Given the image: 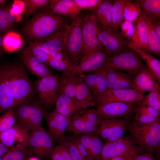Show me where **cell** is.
<instances>
[{
	"label": "cell",
	"instance_id": "cell-54",
	"mask_svg": "<svg viewBox=\"0 0 160 160\" xmlns=\"http://www.w3.org/2000/svg\"><path fill=\"white\" fill-rule=\"evenodd\" d=\"M134 160H157L153 154L146 152L137 153L134 156Z\"/></svg>",
	"mask_w": 160,
	"mask_h": 160
},
{
	"label": "cell",
	"instance_id": "cell-3",
	"mask_svg": "<svg viewBox=\"0 0 160 160\" xmlns=\"http://www.w3.org/2000/svg\"><path fill=\"white\" fill-rule=\"evenodd\" d=\"M4 65L7 79L15 100V106L33 98L36 93L33 84L23 64L13 63Z\"/></svg>",
	"mask_w": 160,
	"mask_h": 160
},
{
	"label": "cell",
	"instance_id": "cell-42",
	"mask_svg": "<svg viewBox=\"0 0 160 160\" xmlns=\"http://www.w3.org/2000/svg\"><path fill=\"white\" fill-rule=\"evenodd\" d=\"M16 123L15 115L13 108L6 111L0 117V133L11 128Z\"/></svg>",
	"mask_w": 160,
	"mask_h": 160
},
{
	"label": "cell",
	"instance_id": "cell-33",
	"mask_svg": "<svg viewBox=\"0 0 160 160\" xmlns=\"http://www.w3.org/2000/svg\"><path fill=\"white\" fill-rule=\"evenodd\" d=\"M23 45V41L20 35L13 31H8L4 36L3 40V49L8 52L16 51Z\"/></svg>",
	"mask_w": 160,
	"mask_h": 160
},
{
	"label": "cell",
	"instance_id": "cell-10",
	"mask_svg": "<svg viewBox=\"0 0 160 160\" xmlns=\"http://www.w3.org/2000/svg\"><path fill=\"white\" fill-rule=\"evenodd\" d=\"M53 142L51 137L43 127L29 133L27 145L32 155L44 158L50 156L54 148Z\"/></svg>",
	"mask_w": 160,
	"mask_h": 160
},
{
	"label": "cell",
	"instance_id": "cell-45",
	"mask_svg": "<svg viewBox=\"0 0 160 160\" xmlns=\"http://www.w3.org/2000/svg\"><path fill=\"white\" fill-rule=\"evenodd\" d=\"M160 112L151 106L138 103L135 113L146 115L155 118L159 117Z\"/></svg>",
	"mask_w": 160,
	"mask_h": 160
},
{
	"label": "cell",
	"instance_id": "cell-15",
	"mask_svg": "<svg viewBox=\"0 0 160 160\" xmlns=\"http://www.w3.org/2000/svg\"><path fill=\"white\" fill-rule=\"evenodd\" d=\"M97 37L110 56L129 48V41L125 39L121 32L113 28H98Z\"/></svg>",
	"mask_w": 160,
	"mask_h": 160
},
{
	"label": "cell",
	"instance_id": "cell-12",
	"mask_svg": "<svg viewBox=\"0 0 160 160\" xmlns=\"http://www.w3.org/2000/svg\"><path fill=\"white\" fill-rule=\"evenodd\" d=\"M130 121L124 118L103 119L96 132L105 143L116 140L123 136Z\"/></svg>",
	"mask_w": 160,
	"mask_h": 160
},
{
	"label": "cell",
	"instance_id": "cell-46",
	"mask_svg": "<svg viewBox=\"0 0 160 160\" xmlns=\"http://www.w3.org/2000/svg\"><path fill=\"white\" fill-rule=\"evenodd\" d=\"M121 32L123 36L130 40L135 32V28L133 23L128 20H124L121 24Z\"/></svg>",
	"mask_w": 160,
	"mask_h": 160
},
{
	"label": "cell",
	"instance_id": "cell-26",
	"mask_svg": "<svg viewBox=\"0 0 160 160\" xmlns=\"http://www.w3.org/2000/svg\"><path fill=\"white\" fill-rule=\"evenodd\" d=\"M133 23L135 32L129 41L136 47L146 52L148 48V31L144 12H142Z\"/></svg>",
	"mask_w": 160,
	"mask_h": 160
},
{
	"label": "cell",
	"instance_id": "cell-13",
	"mask_svg": "<svg viewBox=\"0 0 160 160\" xmlns=\"http://www.w3.org/2000/svg\"><path fill=\"white\" fill-rule=\"evenodd\" d=\"M98 29L97 22L92 13L87 14L84 16L83 54L81 60L92 52L104 47L97 37Z\"/></svg>",
	"mask_w": 160,
	"mask_h": 160
},
{
	"label": "cell",
	"instance_id": "cell-36",
	"mask_svg": "<svg viewBox=\"0 0 160 160\" xmlns=\"http://www.w3.org/2000/svg\"><path fill=\"white\" fill-rule=\"evenodd\" d=\"M26 40L28 44L27 47L32 54L39 61L48 66V63L51 59V57L41 49L39 42L31 41L26 37Z\"/></svg>",
	"mask_w": 160,
	"mask_h": 160
},
{
	"label": "cell",
	"instance_id": "cell-53",
	"mask_svg": "<svg viewBox=\"0 0 160 160\" xmlns=\"http://www.w3.org/2000/svg\"><path fill=\"white\" fill-rule=\"evenodd\" d=\"M69 138L72 141L79 153L82 156L87 160H92L86 150L73 136L70 137Z\"/></svg>",
	"mask_w": 160,
	"mask_h": 160
},
{
	"label": "cell",
	"instance_id": "cell-43",
	"mask_svg": "<svg viewBox=\"0 0 160 160\" xmlns=\"http://www.w3.org/2000/svg\"><path fill=\"white\" fill-rule=\"evenodd\" d=\"M75 65L66 56L63 59L59 60L51 59L48 63V66L61 71L62 73H65L71 69Z\"/></svg>",
	"mask_w": 160,
	"mask_h": 160
},
{
	"label": "cell",
	"instance_id": "cell-49",
	"mask_svg": "<svg viewBox=\"0 0 160 160\" xmlns=\"http://www.w3.org/2000/svg\"><path fill=\"white\" fill-rule=\"evenodd\" d=\"M65 140L68 151L72 160H87L79 153L71 140L69 138Z\"/></svg>",
	"mask_w": 160,
	"mask_h": 160
},
{
	"label": "cell",
	"instance_id": "cell-22",
	"mask_svg": "<svg viewBox=\"0 0 160 160\" xmlns=\"http://www.w3.org/2000/svg\"><path fill=\"white\" fill-rule=\"evenodd\" d=\"M158 83L152 71L143 65L137 73L133 76V89L143 95L152 90Z\"/></svg>",
	"mask_w": 160,
	"mask_h": 160
},
{
	"label": "cell",
	"instance_id": "cell-7",
	"mask_svg": "<svg viewBox=\"0 0 160 160\" xmlns=\"http://www.w3.org/2000/svg\"><path fill=\"white\" fill-rule=\"evenodd\" d=\"M139 56L136 52L128 48L109 57L100 69L111 68L134 76L144 65Z\"/></svg>",
	"mask_w": 160,
	"mask_h": 160
},
{
	"label": "cell",
	"instance_id": "cell-20",
	"mask_svg": "<svg viewBox=\"0 0 160 160\" xmlns=\"http://www.w3.org/2000/svg\"><path fill=\"white\" fill-rule=\"evenodd\" d=\"M99 70L102 71L106 78L108 89H133V76L122 71L111 68Z\"/></svg>",
	"mask_w": 160,
	"mask_h": 160
},
{
	"label": "cell",
	"instance_id": "cell-17",
	"mask_svg": "<svg viewBox=\"0 0 160 160\" xmlns=\"http://www.w3.org/2000/svg\"><path fill=\"white\" fill-rule=\"evenodd\" d=\"M48 133L53 141L59 143L65 138L64 134L68 129L69 119L55 111H46L44 115Z\"/></svg>",
	"mask_w": 160,
	"mask_h": 160
},
{
	"label": "cell",
	"instance_id": "cell-27",
	"mask_svg": "<svg viewBox=\"0 0 160 160\" xmlns=\"http://www.w3.org/2000/svg\"><path fill=\"white\" fill-rule=\"evenodd\" d=\"M80 75L89 88L92 95H101L108 89L106 78L101 70Z\"/></svg>",
	"mask_w": 160,
	"mask_h": 160
},
{
	"label": "cell",
	"instance_id": "cell-2",
	"mask_svg": "<svg viewBox=\"0 0 160 160\" xmlns=\"http://www.w3.org/2000/svg\"><path fill=\"white\" fill-rule=\"evenodd\" d=\"M127 129L129 137L137 146L145 152L160 157V118L150 124H140L134 121L129 122Z\"/></svg>",
	"mask_w": 160,
	"mask_h": 160
},
{
	"label": "cell",
	"instance_id": "cell-16",
	"mask_svg": "<svg viewBox=\"0 0 160 160\" xmlns=\"http://www.w3.org/2000/svg\"><path fill=\"white\" fill-rule=\"evenodd\" d=\"M138 103L113 102L97 107L96 111L103 119L124 118L131 120Z\"/></svg>",
	"mask_w": 160,
	"mask_h": 160
},
{
	"label": "cell",
	"instance_id": "cell-55",
	"mask_svg": "<svg viewBox=\"0 0 160 160\" xmlns=\"http://www.w3.org/2000/svg\"><path fill=\"white\" fill-rule=\"evenodd\" d=\"M11 6L9 5H6V11L7 20L9 24V29L10 30L16 22L15 16L12 14L10 11Z\"/></svg>",
	"mask_w": 160,
	"mask_h": 160
},
{
	"label": "cell",
	"instance_id": "cell-57",
	"mask_svg": "<svg viewBox=\"0 0 160 160\" xmlns=\"http://www.w3.org/2000/svg\"><path fill=\"white\" fill-rule=\"evenodd\" d=\"M136 153L119 155L114 157L110 160H134V155Z\"/></svg>",
	"mask_w": 160,
	"mask_h": 160
},
{
	"label": "cell",
	"instance_id": "cell-25",
	"mask_svg": "<svg viewBox=\"0 0 160 160\" xmlns=\"http://www.w3.org/2000/svg\"><path fill=\"white\" fill-rule=\"evenodd\" d=\"M15 106V100L7 79L4 64L0 65V114Z\"/></svg>",
	"mask_w": 160,
	"mask_h": 160
},
{
	"label": "cell",
	"instance_id": "cell-30",
	"mask_svg": "<svg viewBox=\"0 0 160 160\" xmlns=\"http://www.w3.org/2000/svg\"><path fill=\"white\" fill-rule=\"evenodd\" d=\"M128 47L136 52L145 61L146 66L155 75L158 82L160 83V61L148 52L140 49L129 41Z\"/></svg>",
	"mask_w": 160,
	"mask_h": 160
},
{
	"label": "cell",
	"instance_id": "cell-40",
	"mask_svg": "<svg viewBox=\"0 0 160 160\" xmlns=\"http://www.w3.org/2000/svg\"><path fill=\"white\" fill-rule=\"evenodd\" d=\"M103 144L96 132L92 133L89 154L92 160H101V153Z\"/></svg>",
	"mask_w": 160,
	"mask_h": 160
},
{
	"label": "cell",
	"instance_id": "cell-34",
	"mask_svg": "<svg viewBox=\"0 0 160 160\" xmlns=\"http://www.w3.org/2000/svg\"><path fill=\"white\" fill-rule=\"evenodd\" d=\"M79 76L75 98L79 101L91 103L95 106L92 92L83 79Z\"/></svg>",
	"mask_w": 160,
	"mask_h": 160
},
{
	"label": "cell",
	"instance_id": "cell-56",
	"mask_svg": "<svg viewBox=\"0 0 160 160\" xmlns=\"http://www.w3.org/2000/svg\"><path fill=\"white\" fill-rule=\"evenodd\" d=\"M50 157L52 160H64L62 153L57 146L54 148Z\"/></svg>",
	"mask_w": 160,
	"mask_h": 160
},
{
	"label": "cell",
	"instance_id": "cell-19",
	"mask_svg": "<svg viewBox=\"0 0 160 160\" xmlns=\"http://www.w3.org/2000/svg\"><path fill=\"white\" fill-rule=\"evenodd\" d=\"M54 110L69 119L76 112L87 109L93 104L79 101L75 98L58 93Z\"/></svg>",
	"mask_w": 160,
	"mask_h": 160
},
{
	"label": "cell",
	"instance_id": "cell-60",
	"mask_svg": "<svg viewBox=\"0 0 160 160\" xmlns=\"http://www.w3.org/2000/svg\"><path fill=\"white\" fill-rule=\"evenodd\" d=\"M4 35L0 34V55L1 54L3 49V40Z\"/></svg>",
	"mask_w": 160,
	"mask_h": 160
},
{
	"label": "cell",
	"instance_id": "cell-50",
	"mask_svg": "<svg viewBox=\"0 0 160 160\" xmlns=\"http://www.w3.org/2000/svg\"><path fill=\"white\" fill-rule=\"evenodd\" d=\"M92 133H84L77 135H74L73 136L85 148L89 155Z\"/></svg>",
	"mask_w": 160,
	"mask_h": 160
},
{
	"label": "cell",
	"instance_id": "cell-28",
	"mask_svg": "<svg viewBox=\"0 0 160 160\" xmlns=\"http://www.w3.org/2000/svg\"><path fill=\"white\" fill-rule=\"evenodd\" d=\"M112 2V1L103 0L91 10L101 28H113L111 13Z\"/></svg>",
	"mask_w": 160,
	"mask_h": 160
},
{
	"label": "cell",
	"instance_id": "cell-37",
	"mask_svg": "<svg viewBox=\"0 0 160 160\" xmlns=\"http://www.w3.org/2000/svg\"><path fill=\"white\" fill-rule=\"evenodd\" d=\"M140 8L136 1L127 0L124 10V20H128L133 23L142 12Z\"/></svg>",
	"mask_w": 160,
	"mask_h": 160
},
{
	"label": "cell",
	"instance_id": "cell-51",
	"mask_svg": "<svg viewBox=\"0 0 160 160\" xmlns=\"http://www.w3.org/2000/svg\"><path fill=\"white\" fill-rule=\"evenodd\" d=\"M134 119L135 122L140 124L151 123L156 121L159 118H156L146 115L135 113Z\"/></svg>",
	"mask_w": 160,
	"mask_h": 160
},
{
	"label": "cell",
	"instance_id": "cell-11",
	"mask_svg": "<svg viewBox=\"0 0 160 160\" xmlns=\"http://www.w3.org/2000/svg\"><path fill=\"white\" fill-rule=\"evenodd\" d=\"M95 106L96 107L105 103L121 102L138 103L143 98V95L134 89H108L104 93L93 95Z\"/></svg>",
	"mask_w": 160,
	"mask_h": 160
},
{
	"label": "cell",
	"instance_id": "cell-18",
	"mask_svg": "<svg viewBox=\"0 0 160 160\" xmlns=\"http://www.w3.org/2000/svg\"><path fill=\"white\" fill-rule=\"evenodd\" d=\"M28 131L16 124L11 128L0 133V141L9 149L27 146Z\"/></svg>",
	"mask_w": 160,
	"mask_h": 160
},
{
	"label": "cell",
	"instance_id": "cell-5",
	"mask_svg": "<svg viewBox=\"0 0 160 160\" xmlns=\"http://www.w3.org/2000/svg\"><path fill=\"white\" fill-rule=\"evenodd\" d=\"M84 17L79 14L73 19L61 51L75 65L79 63L83 56Z\"/></svg>",
	"mask_w": 160,
	"mask_h": 160
},
{
	"label": "cell",
	"instance_id": "cell-48",
	"mask_svg": "<svg viewBox=\"0 0 160 160\" xmlns=\"http://www.w3.org/2000/svg\"><path fill=\"white\" fill-rule=\"evenodd\" d=\"M78 7L81 10L88 9L90 10L96 7L103 0H74Z\"/></svg>",
	"mask_w": 160,
	"mask_h": 160
},
{
	"label": "cell",
	"instance_id": "cell-24",
	"mask_svg": "<svg viewBox=\"0 0 160 160\" xmlns=\"http://www.w3.org/2000/svg\"><path fill=\"white\" fill-rule=\"evenodd\" d=\"M48 3L46 8L52 13L69 17L72 19L79 15L81 10L74 0H50Z\"/></svg>",
	"mask_w": 160,
	"mask_h": 160
},
{
	"label": "cell",
	"instance_id": "cell-21",
	"mask_svg": "<svg viewBox=\"0 0 160 160\" xmlns=\"http://www.w3.org/2000/svg\"><path fill=\"white\" fill-rule=\"evenodd\" d=\"M70 28V25L67 24L60 31L39 41L41 49L50 56L61 51Z\"/></svg>",
	"mask_w": 160,
	"mask_h": 160
},
{
	"label": "cell",
	"instance_id": "cell-38",
	"mask_svg": "<svg viewBox=\"0 0 160 160\" xmlns=\"http://www.w3.org/2000/svg\"><path fill=\"white\" fill-rule=\"evenodd\" d=\"M160 87L158 83L143 98L140 103L151 107L158 111H160Z\"/></svg>",
	"mask_w": 160,
	"mask_h": 160
},
{
	"label": "cell",
	"instance_id": "cell-44",
	"mask_svg": "<svg viewBox=\"0 0 160 160\" xmlns=\"http://www.w3.org/2000/svg\"><path fill=\"white\" fill-rule=\"evenodd\" d=\"M24 0H15L11 6L10 11L15 17L16 22L20 21L24 9Z\"/></svg>",
	"mask_w": 160,
	"mask_h": 160
},
{
	"label": "cell",
	"instance_id": "cell-61",
	"mask_svg": "<svg viewBox=\"0 0 160 160\" xmlns=\"http://www.w3.org/2000/svg\"><path fill=\"white\" fill-rule=\"evenodd\" d=\"M7 1L6 0H0V7L4 5Z\"/></svg>",
	"mask_w": 160,
	"mask_h": 160
},
{
	"label": "cell",
	"instance_id": "cell-41",
	"mask_svg": "<svg viewBox=\"0 0 160 160\" xmlns=\"http://www.w3.org/2000/svg\"><path fill=\"white\" fill-rule=\"evenodd\" d=\"M32 155L28 146L14 149H9L1 160H27Z\"/></svg>",
	"mask_w": 160,
	"mask_h": 160
},
{
	"label": "cell",
	"instance_id": "cell-29",
	"mask_svg": "<svg viewBox=\"0 0 160 160\" xmlns=\"http://www.w3.org/2000/svg\"><path fill=\"white\" fill-rule=\"evenodd\" d=\"M79 77V75L72 76L62 73L58 77L57 93L75 98Z\"/></svg>",
	"mask_w": 160,
	"mask_h": 160
},
{
	"label": "cell",
	"instance_id": "cell-52",
	"mask_svg": "<svg viewBox=\"0 0 160 160\" xmlns=\"http://www.w3.org/2000/svg\"><path fill=\"white\" fill-rule=\"evenodd\" d=\"M63 156L64 160H72L68 151L66 140L65 138L59 143L57 145Z\"/></svg>",
	"mask_w": 160,
	"mask_h": 160
},
{
	"label": "cell",
	"instance_id": "cell-1",
	"mask_svg": "<svg viewBox=\"0 0 160 160\" xmlns=\"http://www.w3.org/2000/svg\"><path fill=\"white\" fill-rule=\"evenodd\" d=\"M63 16L53 14L46 7L35 13L24 31L30 40L40 41L60 30L66 24Z\"/></svg>",
	"mask_w": 160,
	"mask_h": 160
},
{
	"label": "cell",
	"instance_id": "cell-35",
	"mask_svg": "<svg viewBox=\"0 0 160 160\" xmlns=\"http://www.w3.org/2000/svg\"><path fill=\"white\" fill-rule=\"evenodd\" d=\"M128 0H114L112 2L111 13L113 28L116 30L120 27L124 19V9Z\"/></svg>",
	"mask_w": 160,
	"mask_h": 160
},
{
	"label": "cell",
	"instance_id": "cell-59",
	"mask_svg": "<svg viewBox=\"0 0 160 160\" xmlns=\"http://www.w3.org/2000/svg\"><path fill=\"white\" fill-rule=\"evenodd\" d=\"M9 150L8 148L0 141V160Z\"/></svg>",
	"mask_w": 160,
	"mask_h": 160
},
{
	"label": "cell",
	"instance_id": "cell-4",
	"mask_svg": "<svg viewBox=\"0 0 160 160\" xmlns=\"http://www.w3.org/2000/svg\"><path fill=\"white\" fill-rule=\"evenodd\" d=\"M13 109L16 124L28 131L43 127L42 120L46 111L39 99L28 100L17 104Z\"/></svg>",
	"mask_w": 160,
	"mask_h": 160
},
{
	"label": "cell",
	"instance_id": "cell-39",
	"mask_svg": "<svg viewBox=\"0 0 160 160\" xmlns=\"http://www.w3.org/2000/svg\"><path fill=\"white\" fill-rule=\"evenodd\" d=\"M24 9L22 15L27 18L40 9L45 8L48 4V0H24Z\"/></svg>",
	"mask_w": 160,
	"mask_h": 160
},
{
	"label": "cell",
	"instance_id": "cell-47",
	"mask_svg": "<svg viewBox=\"0 0 160 160\" xmlns=\"http://www.w3.org/2000/svg\"><path fill=\"white\" fill-rule=\"evenodd\" d=\"M9 30L7 19L6 5L0 7V34L4 35Z\"/></svg>",
	"mask_w": 160,
	"mask_h": 160
},
{
	"label": "cell",
	"instance_id": "cell-31",
	"mask_svg": "<svg viewBox=\"0 0 160 160\" xmlns=\"http://www.w3.org/2000/svg\"><path fill=\"white\" fill-rule=\"evenodd\" d=\"M145 15L148 31V48L146 52L160 57V39L156 32L151 20L148 16Z\"/></svg>",
	"mask_w": 160,
	"mask_h": 160
},
{
	"label": "cell",
	"instance_id": "cell-9",
	"mask_svg": "<svg viewBox=\"0 0 160 160\" xmlns=\"http://www.w3.org/2000/svg\"><path fill=\"white\" fill-rule=\"evenodd\" d=\"M110 56L107 50L103 47L91 53L68 71L62 73L68 75L77 76L85 72H95L102 67Z\"/></svg>",
	"mask_w": 160,
	"mask_h": 160
},
{
	"label": "cell",
	"instance_id": "cell-6",
	"mask_svg": "<svg viewBox=\"0 0 160 160\" xmlns=\"http://www.w3.org/2000/svg\"><path fill=\"white\" fill-rule=\"evenodd\" d=\"M103 119L96 110L87 108L76 112L69 119L67 129L75 135L95 132Z\"/></svg>",
	"mask_w": 160,
	"mask_h": 160
},
{
	"label": "cell",
	"instance_id": "cell-8",
	"mask_svg": "<svg viewBox=\"0 0 160 160\" xmlns=\"http://www.w3.org/2000/svg\"><path fill=\"white\" fill-rule=\"evenodd\" d=\"M58 76L52 74L36 80L33 84L39 100L45 109H50L55 105L58 93Z\"/></svg>",
	"mask_w": 160,
	"mask_h": 160
},
{
	"label": "cell",
	"instance_id": "cell-32",
	"mask_svg": "<svg viewBox=\"0 0 160 160\" xmlns=\"http://www.w3.org/2000/svg\"><path fill=\"white\" fill-rule=\"evenodd\" d=\"M152 21L160 20V0H135Z\"/></svg>",
	"mask_w": 160,
	"mask_h": 160
},
{
	"label": "cell",
	"instance_id": "cell-14",
	"mask_svg": "<svg viewBox=\"0 0 160 160\" xmlns=\"http://www.w3.org/2000/svg\"><path fill=\"white\" fill-rule=\"evenodd\" d=\"M144 152L135 145L129 136H123L119 139L103 144L101 160H110L123 154Z\"/></svg>",
	"mask_w": 160,
	"mask_h": 160
},
{
	"label": "cell",
	"instance_id": "cell-23",
	"mask_svg": "<svg viewBox=\"0 0 160 160\" xmlns=\"http://www.w3.org/2000/svg\"><path fill=\"white\" fill-rule=\"evenodd\" d=\"M20 58L24 66L31 73L39 78L52 74V70L39 61L27 47L21 53Z\"/></svg>",
	"mask_w": 160,
	"mask_h": 160
},
{
	"label": "cell",
	"instance_id": "cell-58",
	"mask_svg": "<svg viewBox=\"0 0 160 160\" xmlns=\"http://www.w3.org/2000/svg\"><path fill=\"white\" fill-rule=\"evenodd\" d=\"M152 22L156 32L160 39V20H153Z\"/></svg>",
	"mask_w": 160,
	"mask_h": 160
}]
</instances>
